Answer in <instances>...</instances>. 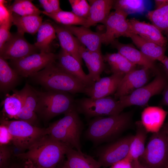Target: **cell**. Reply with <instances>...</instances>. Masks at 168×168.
Returning a JSON list of instances; mask_svg holds the SVG:
<instances>
[{
	"label": "cell",
	"mask_w": 168,
	"mask_h": 168,
	"mask_svg": "<svg viewBox=\"0 0 168 168\" xmlns=\"http://www.w3.org/2000/svg\"><path fill=\"white\" fill-rule=\"evenodd\" d=\"M12 25V17L8 21L0 25V49L10 38L12 34L10 30Z\"/></svg>",
	"instance_id": "f35d334b"
},
{
	"label": "cell",
	"mask_w": 168,
	"mask_h": 168,
	"mask_svg": "<svg viewBox=\"0 0 168 168\" xmlns=\"http://www.w3.org/2000/svg\"><path fill=\"white\" fill-rule=\"evenodd\" d=\"M20 76L9 65L6 60L0 57V90L6 93L18 84Z\"/></svg>",
	"instance_id": "83f0119b"
},
{
	"label": "cell",
	"mask_w": 168,
	"mask_h": 168,
	"mask_svg": "<svg viewBox=\"0 0 168 168\" xmlns=\"http://www.w3.org/2000/svg\"><path fill=\"white\" fill-rule=\"evenodd\" d=\"M155 76L149 83L129 95L120 97L119 100L122 107L124 109L133 105L144 106L152 96L162 92L168 85V76L162 71Z\"/></svg>",
	"instance_id": "9c48e42d"
},
{
	"label": "cell",
	"mask_w": 168,
	"mask_h": 168,
	"mask_svg": "<svg viewBox=\"0 0 168 168\" xmlns=\"http://www.w3.org/2000/svg\"><path fill=\"white\" fill-rule=\"evenodd\" d=\"M58 65L66 72L80 80L86 87L91 85L95 82L83 70L82 65L74 57L61 49L57 54Z\"/></svg>",
	"instance_id": "ac0fdd59"
},
{
	"label": "cell",
	"mask_w": 168,
	"mask_h": 168,
	"mask_svg": "<svg viewBox=\"0 0 168 168\" xmlns=\"http://www.w3.org/2000/svg\"><path fill=\"white\" fill-rule=\"evenodd\" d=\"M138 160L148 168H166L168 165V138L162 127L153 133Z\"/></svg>",
	"instance_id": "52a82bcc"
},
{
	"label": "cell",
	"mask_w": 168,
	"mask_h": 168,
	"mask_svg": "<svg viewBox=\"0 0 168 168\" xmlns=\"http://www.w3.org/2000/svg\"><path fill=\"white\" fill-rule=\"evenodd\" d=\"M64 116L47 128V135L53 139L81 152L80 137L83 124L75 107Z\"/></svg>",
	"instance_id": "277c9868"
},
{
	"label": "cell",
	"mask_w": 168,
	"mask_h": 168,
	"mask_svg": "<svg viewBox=\"0 0 168 168\" xmlns=\"http://www.w3.org/2000/svg\"><path fill=\"white\" fill-rule=\"evenodd\" d=\"M12 13L21 16L39 15L42 13L40 10L29 0H16L9 6L7 7Z\"/></svg>",
	"instance_id": "e575fe53"
},
{
	"label": "cell",
	"mask_w": 168,
	"mask_h": 168,
	"mask_svg": "<svg viewBox=\"0 0 168 168\" xmlns=\"http://www.w3.org/2000/svg\"><path fill=\"white\" fill-rule=\"evenodd\" d=\"M125 75L114 73L110 76L101 77L90 86L86 87L84 93L89 97L95 99L105 98L114 94Z\"/></svg>",
	"instance_id": "2e32d148"
},
{
	"label": "cell",
	"mask_w": 168,
	"mask_h": 168,
	"mask_svg": "<svg viewBox=\"0 0 168 168\" xmlns=\"http://www.w3.org/2000/svg\"><path fill=\"white\" fill-rule=\"evenodd\" d=\"M114 0H89L90 7L89 15L83 26L87 28L98 23L104 24L113 8Z\"/></svg>",
	"instance_id": "603a6c76"
},
{
	"label": "cell",
	"mask_w": 168,
	"mask_h": 168,
	"mask_svg": "<svg viewBox=\"0 0 168 168\" xmlns=\"http://www.w3.org/2000/svg\"><path fill=\"white\" fill-rule=\"evenodd\" d=\"M14 93L19 95L23 101L22 108L16 119L26 121L35 125L37 120L35 110L37 102L36 90L26 83L21 90H12Z\"/></svg>",
	"instance_id": "9a60e30c"
},
{
	"label": "cell",
	"mask_w": 168,
	"mask_h": 168,
	"mask_svg": "<svg viewBox=\"0 0 168 168\" xmlns=\"http://www.w3.org/2000/svg\"><path fill=\"white\" fill-rule=\"evenodd\" d=\"M133 168H148L141 163L138 160L132 161Z\"/></svg>",
	"instance_id": "7dc6e473"
},
{
	"label": "cell",
	"mask_w": 168,
	"mask_h": 168,
	"mask_svg": "<svg viewBox=\"0 0 168 168\" xmlns=\"http://www.w3.org/2000/svg\"><path fill=\"white\" fill-rule=\"evenodd\" d=\"M79 53L88 68V75L90 78L94 82L99 80L106 67L101 51H90L81 44L79 48Z\"/></svg>",
	"instance_id": "ffe728a7"
},
{
	"label": "cell",
	"mask_w": 168,
	"mask_h": 168,
	"mask_svg": "<svg viewBox=\"0 0 168 168\" xmlns=\"http://www.w3.org/2000/svg\"><path fill=\"white\" fill-rule=\"evenodd\" d=\"M128 37L131 38L140 51L151 59L161 62L165 56V47L161 46L132 32Z\"/></svg>",
	"instance_id": "d4e9b609"
},
{
	"label": "cell",
	"mask_w": 168,
	"mask_h": 168,
	"mask_svg": "<svg viewBox=\"0 0 168 168\" xmlns=\"http://www.w3.org/2000/svg\"><path fill=\"white\" fill-rule=\"evenodd\" d=\"M132 116V112L129 111L107 117L93 118L88 123L85 137L96 145L111 140L129 127Z\"/></svg>",
	"instance_id": "7a4b0ae2"
},
{
	"label": "cell",
	"mask_w": 168,
	"mask_h": 168,
	"mask_svg": "<svg viewBox=\"0 0 168 168\" xmlns=\"http://www.w3.org/2000/svg\"><path fill=\"white\" fill-rule=\"evenodd\" d=\"M103 58L109 64L113 74H125L136 69V65L118 52L107 53L103 55Z\"/></svg>",
	"instance_id": "1f68e13d"
},
{
	"label": "cell",
	"mask_w": 168,
	"mask_h": 168,
	"mask_svg": "<svg viewBox=\"0 0 168 168\" xmlns=\"http://www.w3.org/2000/svg\"><path fill=\"white\" fill-rule=\"evenodd\" d=\"M62 26L75 36L81 43L88 50L101 51L102 33L93 31L83 26Z\"/></svg>",
	"instance_id": "44dd1931"
},
{
	"label": "cell",
	"mask_w": 168,
	"mask_h": 168,
	"mask_svg": "<svg viewBox=\"0 0 168 168\" xmlns=\"http://www.w3.org/2000/svg\"><path fill=\"white\" fill-rule=\"evenodd\" d=\"M1 124L7 127L12 137V144L21 152L20 153L25 152L48 134L47 128H41L21 120L8 121L3 118Z\"/></svg>",
	"instance_id": "8992f818"
},
{
	"label": "cell",
	"mask_w": 168,
	"mask_h": 168,
	"mask_svg": "<svg viewBox=\"0 0 168 168\" xmlns=\"http://www.w3.org/2000/svg\"><path fill=\"white\" fill-rule=\"evenodd\" d=\"M24 35L18 32L12 34L9 40L0 49V57L6 60H15L37 53L39 50L34 44L26 40Z\"/></svg>",
	"instance_id": "4fadbf2b"
},
{
	"label": "cell",
	"mask_w": 168,
	"mask_h": 168,
	"mask_svg": "<svg viewBox=\"0 0 168 168\" xmlns=\"http://www.w3.org/2000/svg\"><path fill=\"white\" fill-rule=\"evenodd\" d=\"M13 25L17 28V32L24 34L33 35L37 32L42 23V17L39 15L21 16L12 13Z\"/></svg>",
	"instance_id": "f1b7e54d"
},
{
	"label": "cell",
	"mask_w": 168,
	"mask_h": 168,
	"mask_svg": "<svg viewBox=\"0 0 168 168\" xmlns=\"http://www.w3.org/2000/svg\"><path fill=\"white\" fill-rule=\"evenodd\" d=\"M69 147L47 134L26 152L14 155L21 159L30 161L37 168H57L64 160Z\"/></svg>",
	"instance_id": "6da1fadb"
},
{
	"label": "cell",
	"mask_w": 168,
	"mask_h": 168,
	"mask_svg": "<svg viewBox=\"0 0 168 168\" xmlns=\"http://www.w3.org/2000/svg\"><path fill=\"white\" fill-rule=\"evenodd\" d=\"M57 55L52 52L36 53L22 58L10 60V66L23 77H31L49 65L56 62Z\"/></svg>",
	"instance_id": "30bf717a"
},
{
	"label": "cell",
	"mask_w": 168,
	"mask_h": 168,
	"mask_svg": "<svg viewBox=\"0 0 168 168\" xmlns=\"http://www.w3.org/2000/svg\"><path fill=\"white\" fill-rule=\"evenodd\" d=\"M53 25L47 21L43 22L37 32V40L34 45L40 53H49L51 44L56 38Z\"/></svg>",
	"instance_id": "f546056e"
},
{
	"label": "cell",
	"mask_w": 168,
	"mask_h": 168,
	"mask_svg": "<svg viewBox=\"0 0 168 168\" xmlns=\"http://www.w3.org/2000/svg\"><path fill=\"white\" fill-rule=\"evenodd\" d=\"M6 1L0 0V25L12 18V13L5 5Z\"/></svg>",
	"instance_id": "60d3db41"
},
{
	"label": "cell",
	"mask_w": 168,
	"mask_h": 168,
	"mask_svg": "<svg viewBox=\"0 0 168 168\" xmlns=\"http://www.w3.org/2000/svg\"><path fill=\"white\" fill-rule=\"evenodd\" d=\"M128 16L126 14L119 10L110 13L104 23L106 30L102 34V43L108 45L119 37H128L131 30L127 19Z\"/></svg>",
	"instance_id": "7c38bea8"
},
{
	"label": "cell",
	"mask_w": 168,
	"mask_h": 168,
	"mask_svg": "<svg viewBox=\"0 0 168 168\" xmlns=\"http://www.w3.org/2000/svg\"><path fill=\"white\" fill-rule=\"evenodd\" d=\"M166 168H168V165L166 167Z\"/></svg>",
	"instance_id": "f5cc1de1"
},
{
	"label": "cell",
	"mask_w": 168,
	"mask_h": 168,
	"mask_svg": "<svg viewBox=\"0 0 168 168\" xmlns=\"http://www.w3.org/2000/svg\"><path fill=\"white\" fill-rule=\"evenodd\" d=\"M131 32L162 47H165L167 40L162 32L152 24L141 21L135 18L128 20Z\"/></svg>",
	"instance_id": "d6986e66"
},
{
	"label": "cell",
	"mask_w": 168,
	"mask_h": 168,
	"mask_svg": "<svg viewBox=\"0 0 168 168\" xmlns=\"http://www.w3.org/2000/svg\"><path fill=\"white\" fill-rule=\"evenodd\" d=\"M168 113L161 107L149 106L142 112L141 122L147 132L156 133L162 127Z\"/></svg>",
	"instance_id": "7402d4cb"
},
{
	"label": "cell",
	"mask_w": 168,
	"mask_h": 168,
	"mask_svg": "<svg viewBox=\"0 0 168 168\" xmlns=\"http://www.w3.org/2000/svg\"><path fill=\"white\" fill-rule=\"evenodd\" d=\"M66 166L69 168H101L92 156L69 147L66 152Z\"/></svg>",
	"instance_id": "484cf974"
},
{
	"label": "cell",
	"mask_w": 168,
	"mask_h": 168,
	"mask_svg": "<svg viewBox=\"0 0 168 168\" xmlns=\"http://www.w3.org/2000/svg\"><path fill=\"white\" fill-rule=\"evenodd\" d=\"M46 91H58L73 95L85 93L86 86L78 79L60 67L51 63L31 77Z\"/></svg>",
	"instance_id": "3957f363"
},
{
	"label": "cell",
	"mask_w": 168,
	"mask_h": 168,
	"mask_svg": "<svg viewBox=\"0 0 168 168\" xmlns=\"http://www.w3.org/2000/svg\"><path fill=\"white\" fill-rule=\"evenodd\" d=\"M111 44L117 50L118 53L135 65H138L147 68L155 75L161 71L155 61L147 57L132 45L122 43L116 39Z\"/></svg>",
	"instance_id": "e0dca14e"
},
{
	"label": "cell",
	"mask_w": 168,
	"mask_h": 168,
	"mask_svg": "<svg viewBox=\"0 0 168 168\" xmlns=\"http://www.w3.org/2000/svg\"><path fill=\"white\" fill-rule=\"evenodd\" d=\"M39 2L41 7L44 9V11L45 12L49 14L54 13L50 0H39Z\"/></svg>",
	"instance_id": "ee69618b"
},
{
	"label": "cell",
	"mask_w": 168,
	"mask_h": 168,
	"mask_svg": "<svg viewBox=\"0 0 168 168\" xmlns=\"http://www.w3.org/2000/svg\"><path fill=\"white\" fill-rule=\"evenodd\" d=\"M6 168H26L23 160L15 156L14 155L10 163Z\"/></svg>",
	"instance_id": "b9f144b4"
},
{
	"label": "cell",
	"mask_w": 168,
	"mask_h": 168,
	"mask_svg": "<svg viewBox=\"0 0 168 168\" xmlns=\"http://www.w3.org/2000/svg\"><path fill=\"white\" fill-rule=\"evenodd\" d=\"M110 168H133L132 161L125 157L114 163Z\"/></svg>",
	"instance_id": "7bdbcfd3"
},
{
	"label": "cell",
	"mask_w": 168,
	"mask_h": 168,
	"mask_svg": "<svg viewBox=\"0 0 168 168\" xmlns=\"http://www.w3.org/2000/svg\"><path fill=\"white\" fill-rule=\"evenodd\" d=\"M12 138L7 127L1 124L0 126V145H8L12 143Z\"/></svg>",
	"instance_id": "ab89813d"
},
{
	"label": "cell",
	"mask_w": 168,
	"mask_h": 168,
	"mask_svg": "<svg viewBox=\"0 0 168 168\" xmlns=\"http://www.w3.org/2000/svg\"><path fill=\"white\" fill-rule=\"evenodd\" d=\"M37 115L48 121L62 114H65L75 107V99L72 94L58 91H40L36 90Z\"/></svg>",
	"instance_id": "5b68a950"
},
{
	"label": "cell",
	"mask_w": 168,
	"mask_h": 168,
	"mask_svg": "<svg viewBox=\"0 0 168 168\" xmlns=\"http://www.w3.org/2000/svg\"><path fill=\"white\" fill-rule=\"evenodd\" d=\"M13 94L7 96L3 101V110L8 117L16 119L22 108L23 101L19 95Z\"/></svg>",
	"instance_id": "d590c367"
},
{
	"label": "cell",
	"mask_w": 168,
	"mask_h": 168,
	"mask_svg": "<svg viewBox=\"0 0 168 168\" xmlns=\"http://www.w3.org/2000/svg\"><path fill=\"white\" fill-rule=\"evenodd\" d=\"M72 12L77 16L86 19L90 11V5L86 0H69Z\"/></svg>",
	"instance_id": "8d00e7d4"
},
{
	"label": "cell",
	"mask_w": 168,
	"mask_h": 168,
	"mask_svg": "<svg viewBox=\"0 0 168 168\" xmlns=\"http://www.w3.org/2000/svg\"><path fill=\"white\" fill-rule=\"evenodd\" d=\"M163 97L161 104L168 106V85L162 92Z\"/></svg>",
	"instance_id": "f6af8a7d"
},
{
	"label": "cell",
	"mask_w": 168,
	"mask_h": 168,
	"mask_svg": "<svg viewBox=\"0 0 168 168\" xmlns=\"http://www.w3.org/2000/svg\"><path fill=\"white\" fill-rule=\"evenodd\" d=\"M136 134L130 144L128 154L126 157L132 161L138 160L143 154L148 133L141 122L137 123Z\"/></svg>",
	"instance_id": "4dcf8cb0"
},
{
	"label": "cell",
	"mask_w": 168,
	"mask_h": 168,
	"mask_svg": "<svg viewBox=\"0 0 168 168\" xmlns=\"http://www.w3.org/2000/svg\"><path fill=\"white\" fill-rule=\"evenodd\" d=\"M150 70L143 67L135 69L125 74L120 82L114 94V98L119 99L122 96L130 94L135 90L145 85L149 79Z\"/></svg>",
	"instance_id": "5bb4252c"
},
{
	"label": "cell",
	"mask_w": 168,
	"mask_h": 168,
	"mask_svg": "<svg viewBox=\"0 0 168 168\" xmlns=\"http://www.w3.org/2000/svg\"><path fill=\"white\" fill-rule=\"evenodd\" d=\"M14 154L9 145L0 146V168L7 167Z\"/></svg>",
	"instance_id": "74e56055"
},
{
	"label": "cell",
	"mask_w": 168,
	"mask_h": 168,
	"mask_svg": "<svg viewBox=\"0 0 168 168\" xmlns=\"http://www.w3.org/2000/svg\"><path fill=\"white\" fill-rule=\"evenodd\" d=\"M75 107L79 113L87 119L119 114L124 108L119 100L108 96L99 99L82 97L75 99Z\"/></svg>",
	"instance_id": "ba28073f"
},
{
	"label": "cell",
	"mask_w": 168,
	"mask_h": 168,
	"mask_svg": "<svg viewBox=\"0 0 168 168\" xmlns=\"http://www.w3.org/2000/svg\"><path fill=\"white\" fill-rule=\"evenodd\" d=\"M22 160L24 161V164L26 168H37L30 161L28 160Z\"/></svg>",
	"instance_id": "c3c4849f"
},
{
	"label": "cell",
	"mask_w": 168,
	"mask_h": 168,
	"mask_svg": "<svg viewBox=\"0 0 168 168\" xmlns=\"http://www.w3.org/2000/svg\"><path fill=\"white\" fill-rule=\"evenodd\" d=\"M156 9L148 12L147 16L161 32L168 34V0H155Z\"/></svg>",
	"instance_id": "4316f807"
},
{
	"label": "cell",
	"mask_w": 168,
	"mask_h": 168,
	"mask_svg": "<svg viewBox=\"0 0 168 168\" xmlns=\"http://www.w3.org/2000/svg\"><path fill=\"white\" fill-rule=\"evenodd\" d=\"M162 128L166 132L168 138V122L164 124H163Z\"/></svg>",
	"instance_id": "681fc988"
},
{
	"label": "cell",
	"mask_w": 168,
	"mask_h": 168,
	"mask_svg": "<svg viewBox=\"0 0 168 168\" xmlns=\"http://www.w3.org/2000/svg\"><path fill=\"white\" fill-rule=\"evenodd\" d=\"M161 62L163 66L164 72L168 76V57L165 56Z\"/></svg>",
	"instance_id": "bcb514c9"
},
{
	"label": "cell",
	"mask_w": 168,
	"mask_h": 168,
	"mask_svg": "<svg viewBox=\"0 0 168 168\" xmlns=\"http://www.w3.org/2000/svg\"><path fill=\"white\" fill-rule=\"evenodd\" d=\"M113 8L121 11L128 16L136 13H141L146 9L145 1L142 0H114Z\"/></svg>",
	"instance_id": "836d02e7"
},
{
	"label": "cell",
	"mask_w": 168,
	"mask_h": 168,
	"mask_svg": "<svg viewBox=\"0 0 168 168\" xmlns=\"http://www.w3.org/2000/svg\"><path fill=\"white\" fill-rule=\"evenodd\" d=\"M42 13L63 26L81 25L84 26L86 21V19L77 16L72 11L62 10L57 13L49 14L42 11Z\"/></svg>",
	"instance_id": "d6a6232c"
},
{
	"label": "cell",
	"mask_w": 168,
	"mask_h": 168,
	"mask_svg": "<svg viewBox=\"0 0 168 168\" xmlns=\"http://www.w3.org/2000/svg\"><path fill=\"white\" fill-rule=\"evenodd\" d=\"M64 160L58 166L57 168H69L66 165Z\"/></svg>",
	"instance_id": "f907efd6"
},
{
	"label": "cell",
	"mask_w": 168,
	"mask_h": 168,
	"mask_svg": "<svg viewBox=\"0 0 168 168\" xmlns=\"http://www.w3.org/2000/svg\"><path fill=\"white\" fill-rule=\"evenodd\" d=\"M167 39L168 40V34H166Z\"/></svg>",
	"instance_id": "816d5d0a"
},
{
	"label": "cell",
	"mask_w": 168,
	"mask_h": 168,
	"mask_svg": "<svg viewBox=\"0 0 168 168\" xmlns=\"http://www.w3.org/2000/svg\"><path fill=\"white\" fill-rule=\"evenodd\" d=\"M134 136L122 138L102 147L97 152L98 162L101 167L111 166L127 156Z\"/></svg>",
	"instance_id": "8fae6325"
},
{
	"label": "cell",
	"mask_w": 168,
	"mask_h": 168,
	"mask_svg": "<svg viewBox=\"0 0 168 168\" xmlns=\"http://www.w3.org/2000/svg\"><path fill=\"white\" fill-rule=\"evenodd\" d=\"M53 26L62 49L74 57L82 65V58L79 53L81 43L71 32L62 25L54 24Z\"/></svg>",
	"instance_id": "cb8c5ba5"
}]
</instances>
